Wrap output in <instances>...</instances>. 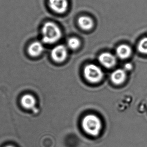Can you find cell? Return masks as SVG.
<instances>
[{
    "label": "cell",
    "instance_id": "9c48e42d",
    "mask_svg": "<svg viewBox=\"0 0 147 147\" xmlns=\"http://www.w3.org/2000/svg\"><path fill=\"white\" fill-rule=\"evenodd\" d=\"M44 47L40 42H34L30 45L28 48V53L33 57H36L40 55L43 51Z\"/></svg>",
    "mask_w": 147,
    "mask_h": 147
},
{
    "label": "cell",
    "instance_id": "277c9868",
    "mask_svg": "<svg viewBox=\"0 0 147 147\" xmlns=\"http://www.w3.org/2000/svg\"><path fill=\"white\" fill-rule=\"evenodd\" d=\"M52 59L56 62H61L65 59L67 55V51L65 46L59 45L52 50L51 53Z\"/></svg>",
    "mask_w": 147,
    "mask_h": 147
},
{
    "label": "cell",
    "instance_id": "8992f818",
    "mask_svg": "<svg viewBox=\"0 0 147 147\" xmlns=\"http://www.w3.org/2000/svg\"><path fill=\"white\" fill-rule=\"evenodd\" d=\"M98 60L100 64L108 68L115 66L117 63V59L115 56L109 52H105L100 54Z\"/></svg>",
    "mask_w": 147,
    "mask_h": 147
},
{
    "label": "cell",
    "instance_id": "8fae6325",
    "mask_svg": "<svg viewBox=\"0 0 147 147\" xmlns=\"http://www.w3.org/2000/svg\"><path fill=\"white\" fill-rule=\"evenodd\" d=\"M36 99L33 96L30 94H25L21 100L22 106L26 109H34L36 105Z\"/></svg>",
    "mask_w": 147,
    "mask_h": 147
},
{
    "label": "cell",
    "instance_id": "5b68a950",
    "mask_svg": "<svg viewBox=\"0 0 147 147\" xmlns=\"http://www.w3.org/2000/svg\"><path fill=\"white\" fill-rule=\"evenodd\" d=\"M49 5L54 12L62 14L67 10L68 2V0H49Z\"/></svg>",
    "mask_w": 147,
    "mask_h": 147
},
{
    "label": "cell",
    "instance_id": "52a82bcc",
    "mask_svg": "<svg viewBox=\"0 0 147 147\" xmlns=\"http://www.w3.org/2000/svg\"><path fill=\"white\" fill-rule=\"evenodd\" d=\"M111 81L113 84L119 85L122 84L126 79V74L124 70L118 69L111 74Z\"/></svg>",
    "mask_w": 147,
    "mask_h": 147
},
{
    "label": "cell",
    "instance_id": "7a4b0ae2",
    "mask_svg": "<svg viewBox=\"0 0 147 147\" xmlns=\"http://www.w3.org/2000/svg\"><path fill=\"white\" fill-rule=\"evenodd\" d=\"M82 126L84 131L90 135L96 136L101 130L100 120L96 115H88L82 119Z\"/></svg>",
    "mask_w": 147,
    "mask_h": 147
},
{
    "label": "cell",
    "instance_id": "30bf717a",
    "mask_svg": "<svg viewBox=\"0 0 147 147\" xmlns=\"http://www.w3.org/2000/svg\"><path fill=\"white\" fill-rule=\"evenodd\" d=\"M78 24L80 27L83 30L91 29L94 26V22L91 18L88 16H82L78 19Z\"/></svg>",
    "mask_w": 147,
    "mask_h": 147
},
{
    "label": "cell",
    "instance_id": "3957f363",
    "mask_svg": "<svg viewBox=\"0 0 147 147\" xmlns=\"http://www.w3.org/2000/svg\"><path fill=\"white\" fill-rule=\"evenodd\" d=\"M84 76L88 82L92 83H97L103 78V73L102 70L95 64H88L84 69Z\"/></svg>",
    "mask_w": 147,
    "mask_h": 147
},
{
    "label": "cell",
    "instance_id": "9a60e30c",
    "mask_svg": "<svg viewBox=\"0 0 147 147\" xmlns=\"http://www.w3.org/2000/svg\"><path fill=\"white\" fill-rule=\"evenodd\" d=\"M13 147V146H12L9 145V146H6V147Z\"/></svg>",
    "mask_w": 147,
    "mask_h": 147
},
{
    "label": "cell",
    "instance_id": "7c38bea8",
    "mask_svg": "<svg viewBox=\"0 0 147 147\" xmlns=\"http://www.w3.org/2000/svg\"><path fill=\"white\" fill-rule=\"evenodd\" d=\"M138 49L142 53L147 54V37L143 38L140 41Z\"/></svg>",
    "mask_w": 147,
    "mask_h": 147
},
{
    "label": "cell",
    "instance_id": "4fadbf2b",
    "mask_svg": "<svg viewBox=\"0 0 147 147\" xmlns=\"http://www.w3.org/2000/svg\"><path fill=\"white\" fill-rule=\"evenodd\" d=\"M80 42L78 38L72 37L68 40V46L71 49H76L80 47Z\"/></svg>",
    "mask_w": 147,
    "mask_h": 147
},
{
    "label": "cell",
    "instance_id": "5bb4252c",
    "mask_svg": "<svg viewBox=\"0 0 147 147\" xmlns=\"http://www.w3.org/2000/svg\"><path fill=\"white\" fill-rule=\"evenodd\" d=\"M132 68H133V65H131V64L127 63H126L125 64L124 69H125V70L129 71V70H131L132 69Z\"/></svg>",
    "mask_w": 147,
    "mask_h": 147
},
{
    "label": "cell",
    "instance_id": "6da1fadb",
    "mask_svg": "<svg viewBox=\"0 0 147 147\" xmlns=\"http://www.w3.org/2000/svg\"><path fill=\"white\" fill-rule=\"evenodd\" d=\"M43 41L46 44L57 42L61 36V32L56 24L53 22H46L42 29Z\"/></svg>",
    "mask_w": 147,
    "mask_h": 147
},
{
    "label": "cell",
    "instance_id": "ba28073f",
    "mask_svg": "<svg viewBox=\"0 0 147 147\" xmlns=\"http://www.w3.org/2000/svg\"><path fill=\"white\" fill-rule=\"evenodd\" d=\"M116 53L118 57L122 59H125L129 57L131 55V48L127 45L122 44L117 47Z\"/></svg>",
    "mask_w": 147,
    "mask_h": 147
}]
</instances>
